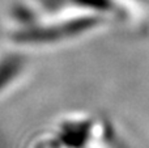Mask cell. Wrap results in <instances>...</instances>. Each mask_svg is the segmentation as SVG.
<instances>
[{
    "label": "cell",
    "mask_w": 149,
    "mask_h": 148,
    "mask_svg": "<svg viewBox=\"0 0 149 148\" xmlns=\"http://www.w3.org/2000/svg\"><path fill=\"white\" fill-rule=\"evenodd\" d=\"M24 50L13 45L0 50V100L20 85L28 70Z\"/></svg>",
    "instance_id": "obj_1"
},
{
    "label": "cell",
    "mask_w": 149,
    "mask_h": 148,
    "mask_svg": "<svg viewBox=\"0 0 149 148\" xmlns=\"http://www.w3.org/2000/svg\"><path fill=\"white\" fill-rule=\"evenodd\" d=\"M0 148H1V143H0Z\"/></svg>",
    "instance_id": "obj_2"
}]
</instances>
